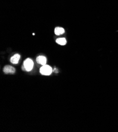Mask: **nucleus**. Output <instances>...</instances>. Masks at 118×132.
I'll use <instances>...</instances> for the list:
<instances>
[{"instance_id":"nucleus-1","label":"nucleus","mask_w":118,"mask_h":132,"mask_svg":"<svg viewBox=\"0 0 118 132\" xmlns=\"http://www.w3.org/2000/svg\"><path fill=\"white\" fill-rule=\"evenodd\" d=\"M33 65V62L30 59H27L23 62V67L25 68V70L28 72H30L32 70Z\"/></svg>"},{"instance_id":"nucleus-4","label":"nucleus","mask_w":118,"mask_h":132,"mask_svg":"<svg viewBox=\"0 0 118 132\" xmlns=\"http://www.w3.org/2000/svg\"><path fill=\"white\" fill-rule=\"evenodd\" d=\"M36 61L39 64H41L42 65H46V64L47 63V59L45 56L40 55V56H39L37 57V58L36 59Z\"/></svg>"},{"instance_id":"nucleus-2","label":"nucleus","mask_w":118,"mask_h":132,"mask_svg":"<svg viewBox=\"0 0 118 132\" xmlns=\"http://www.w3.org/2000/svg\"><path fill=\"white\" fill-rule=\"evenodd\" d=\"M52 72V68L49 65H43V67L40 69V72L42 75H50Z\"/></svg>"},{"instance_id":"nucleus-5","label":"nucleus","mask_w":118,"mask_h":132,"mask_svg":"<svg viewBox=\"0 0 118 132\" xmlns=\"http://www.w3.org/2000/svg\"><path fill=\"white\" fill-rule=\"evenodd\" d=\"M20 59V55L19 54H16L11 57L10 62L12 64H16L18 63Z\"/></svg>"},{"instance_id":"nucleus-3","label":"nucleus","mask_w":118,"mask_h":132,"mask_svg":"<svg viewBox=\"0 0 118 132\" xmlns=\"http://www.w3.org/2000/svg\"><path fill=\"white\" fill-rule=\"evenodd\" d=\"M3 72L5 74H14L16 72L15 68L10 65H6L3 69Z\"/></svg>"},{"instance_id":"nucleus-7","label":"nucleus","mask_w":118,"mask_h":132,"mask_svg":"<svg viewBox=\"0 0 118 132\" xmlns=\"http://www.w3.org/2000/svg\"><path fill=\"white\" fill-rule=\"evenodd\" d=\"M65 33V30L63 28L57 27L55 29V33L56 35H60Z\"/></svg>"},{"instance_id":"nucleus-6","label":"nucleus","mask_w":118,"mask_h":132,"mask_svg":"<svg viewBox=\"0 0 118 132\" xmlns=\"http://www.w3.org/2000/svg\"><path fill=\"white\" fill-rule=\"evenodd\" d=\"M56 43L60 45H66L67 43L66 39L64 37H61V38H58L56 39Z\"/></svg>"}]
</instances>
